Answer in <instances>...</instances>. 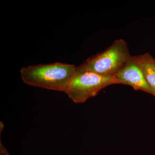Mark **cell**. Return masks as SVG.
Instances as JSON below:
<instances>
[{
  "label": "cell",
  "mask_w": 155,
  "mask_h": 155,
  "mask_svg": "<svg viewBox=\"0 0 155 155\" xmlns=\"http://www.w3.org/2000/svg\"><path fill=\"white\" fill-rule=\"evenodd\" d=\"M77 69L72 64L56 63L22 67L20 72L27 85L64 93Z\"/></svg>",
  "instance_id": "6da1fadb"
},
{
  "label": "cell",
  "mask_w": 155,
  "mask_h": 155,
  "mask_svg": "<svg viewBox=\"0 0 155 155\" xmlns=\"http://www.w3.org/2000/svg\"><path fill=\"white\" fill-rule=\"evenodd\" d=\"M132 58L127 43L123 39H120L115 40L105 51L88 58L77 67V69L115 76Z\"/></svg>",
  "instance_id": "7a4b0ae2"
},
{
  "label": "cell",
  "mask_w": 155,
  "mask_h": 155,
  "mask_svg": "<svg viewBox=\"0 0 155 155\" xmlns=\"http://www.w3.org/2000/svg\"><path fill=\"white\" fill-rule=\"evenodd\" d=\"M120 84L115 76L76 70L67 84L65 94L75 104H82L107 87Z\"/></svg>",
  "instance_id": "3957f363"
},
{
  "label": "cell",
  "mask_w": 155,
  "mask_h": 155,
  "mask_svg": "<svg viewBox=\"0 0 155 155\" xmlns=\"http://www.w3.org/2000/svg\"><path fill=\"white\" fill-rule=\"evenodd\" d=\"M120 84L128 85L135 90H141L154 96V91L147 82L141 70L134 61L133 58L115 75Z\"/></svg>",
  "instance_id": "277c9868"
},
{
  "label": "cell",
  "mask_w": 155,
  "mask_h": 155,
  "mask_svg": "<svg viewBox=\"0 0 155 155\" xmlns=\"http://www.w3.org/2000/svg\"><path fill=\"white\" fill-rule=\"evenodd\" d=\"M132 58L141 70L149 85L154 91L155 88V58L149 53L132 56Z\"/></svg>",
  "instance_id": "5b68a950"
},
{
  "label": "cell",
  "mask_w": 155,
  "mask_h": 155,
  "mask_svg": "<svg viewBox=\"0 0 155 155\" xmlns=\"http://www.w3.org/2000/svg\"><path fill=\"white\" fill-rule=\"evenodd\" d=\"M154 91L155 94V88H154Z\"/></svg>",
  "instance_id": "8992f818"
}]
</instances>
